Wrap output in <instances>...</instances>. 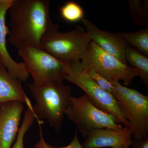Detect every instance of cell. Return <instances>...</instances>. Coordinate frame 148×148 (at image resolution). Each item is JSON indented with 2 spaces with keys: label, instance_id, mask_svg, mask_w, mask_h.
I'll list each match as a JSON object with an SVG mask.
<instances>
[{
  "label": "cell",
  "instance_id": "cell-13",
  "mask_svg": "<svg viewBox=\"0 0 148 148\" xmlns=\"http://www.w3.org/2000/svg\"><path fill=\"white\" fill-rule=\"evenodd\" d=\"M13 101L25 103L28 108L33 110L21 82L12 76L3 66H0V103Z\"/></svg>",
  "mask_w": 148,
  "mask_h": 148
},
{
  "label": "cell",
  "instance_id": "cell-8",
  "mask_svg": "<svg viewBox=\"0 0 148 148\" xmlns=\"http://www.w3.org/2000/svg\"><path fill=\"white\" fill-rule=\"evenodd\" d=\"M82 60L85 69H92L112 84L122 81L125 85H129L138 76L135 69L107 53L91 41Z\"/></svg>",
  "mask_w": 148,
  "mask_h": 148
},
{
  "label": "cell",
  "instance_id": "cell-20",
  "mask_svg": "<svg viewBox=\"0 0 148 148\" xmlns=\"http://www.w3.org/2000/svg\"><path fill=\"white\" fill-rule=\"evenodd\" d=\"M40 138L38 143L35 146V148H84L82 145L80 143L77 131L76 130L73 139L69 145L66 147H55L50 145L48 143H46L44 138L43 137L42 130L40 128Z\"/></svg>",
  "mask_w": 148,
  "mask_h": 148
},
{
  "label": "cell",
  "instance_id": "cell-18",
  "mask_svg": "<svg viewBox=\"0 0 148 148\" xmlns=\"http://www.w3.org/2000/svg\"><path fill=\"white\" fill-rule=\"evenodd\" d=\"M36 116L34 111L28 108L24 112V119L19 127L14 145L11 148H24V138L26 132L34 123Z\"/></svg>",
  "mask_w": 148,
  "mask_h": 148
},
{
  "label": "cell",
  "instance_id": "cell-4",
  "mask_svg": "<svg viewBox=\"0 0 148 148\" xmlns=\"http://www.w3.org/2000/svg\"><path fill=\"white\" fill-rule=\"evenodd\" d=\"M18 49V55L32 75L33 83H63L65 80L71 62L59 59L40 48L24 46Z\"/></svg>",
  "mask_w": 148,
  "mask_h": 148
},
{
  "label": "cell",
  "instance_id": "cell-11",
  "mask_svg": "<svg viewBox=\"0 0 148 148\" xmlns=\"http://www.w3.org/2000/svg\"><path fill=\"white\" fill-rule=\"evenodd\" d=\"M13 0H0V58L9 73L21 82H26L29 73L24 62L17 63L12 58L6 46V36L9 29L5 24V15Z\"/></svg>",
  "mask_w": 148,
  "mask_h": 148
},
{
  "label": "cell",
  "instance_id": "cell-17",
  "mask_svg": "<svg viewBox=\"0 0 148 148\" xmlns=\"http://www.w3.org/2000/svg\"><path fill=\"white\" fill-rule=\"evenodd\" d=\"M61 16L64 20L71 23L82 20L84 16V11L77 3L69 1L60 9Z\"/></svg>",
  "mask_w": 148,
  "mask_h": 148
},
{
  "label": "cell",
  "instance_id": "cell-21",
  "mask_svg": "<svg viewBox=\"0 0 148 148\" xmlns=\"http://www.w3.org/2000/svg\"><path fill=\"white\" fill-rule=\"evenodd\" d=\"M131 145L133 148H148V138L133 140Z\"/></svg>",
  "mask_w": 148,
  "mask_h": 148
},
{
  "label": "cell",
  "instance_id": "cell-7",
  "mask_svg": "<svg viewBox=\"0 0 148 148\" xmlns=\"http://www.w3.org/2000/svg\"><path fill=\"white\" fill-rule=\"evenodd\" d=\"M65 115L77 125L85 138L94 130L123 128L115 117L98 108L85 94L79 97L72 96Z\"/></svg>",
  "mask_w": 148,
  "mask_h": 148
},
{
  "label": "cell",
  "instance_id": "cell-19",
  "mask_svg": "<svg viewBox=\"0 0 148 148\" xmlns=\"http://www.w3.org/2000/svg\"><path fill=\"white\" fill-rule=\"evenodd\" d=\"M86 73L103 90L110 94H112L114 88L112 84L97 73L91 69H85Z\"/></svg>",
  "mask_w": 148,
  "mask_h": 148
},
{
  "label": "cell",
  "instance_id": "cell-6",
  "mask_svg": "<svg viewBox=\"0 0 148 148\" xmlns=\"http://www.w3.org/2000/svg\"><path fill=\"white\" fill-rule=\"evenodd\" d=\"M65 80L82 89L94 105L101 110L115 117L119 124L122 123L125 127H130L113 95L98 86L86 73L79 60L71 62Z\"/></svg>",
  "mask_w": 148,
  "mask_h": 148
},
{
  "label": "cell",
  "instance_id": "cell-23",
  "mask_svg": "<svg viewBox=\"0 0 148 148\" xmlns=\"http://www.w3.org/2000/svg\"><path fill=\"white\" fill-rule=\"evenodd\" d=\"M0 66H3V65L1 59L0 58Z\"/></svg>",
  "mask_w": 148,
  "mask_h": 148
},
{
  "label": "cell",
  "instance_id": "cell-9",
  "mask_svg": "<svg viewBox=\"0 0 148 148\" xmlns=\"http://www.w3.org/2000/svg\"><path fill=\"white\" fill-rule=\"evenodd\" d=\"M24 103L13 101L0 103V148H11L19 130Z\"/></svg>",
  "mask_w": 148,
  "mask_h": 148
},
{
  "label": "cell",
  "instance_id": "cell-10",
  "mask_svg": "<svg viewBox=\"0 0 148 148\" xmlns=\"http://www.w3.org/2000/svg\"><path fill=\"white\" fill-rule=\"evenodd\" d=\"M82 21L91 41L107 53L115 56L127 65L125 53L128 45L117 33L101 30L88 19L83 18Z\"/></svg>",
  "mask_w": 148,
  "mask_h": 148
},
{
  "label": "cell",
  "instance_id": "cell-3",
  "mask_svg": "<svg viewBox=\"0 0 148 148\" xmlns=\"http://www.w3.org/2000/svg\"><path fill=\"white\" fill-rule=\"evenodd\" d=\"M57 24L47 30L41 40L40 48L64 61L82 60L91 41L85 29L78 25L66 33L58 31Z\"/></svg>",
  "mask_w": 148,
  "mask_h": 148
},
{
  "label": "cell",
  "instance_id": "cell-14",
  "mask_svg": "<svg viewBox=\"0 0 148 148\" xmlns=\"http://www.w3.org/2000/svg\"><path fill=\"white\" fill-rule=\"evenodd\" d=\"M126 61L135 69L146 86H148V58L131 46L127 45L125 53Z\"/></svg>",
  "mask_w": 148,
  "mask_h": 148
},
{
  "label": "cell",
  "instance_id": "cell-1",
  "mask_svg": "<svg viewBox=\"0 0 148 148\" xmlns=\"http://www.w3.org/2000/svg\"><path fill=\"white\" fill-rule=\"evenodd\" d=\"M49 0H13L9 8L10 29L8 41L17 49L40 48L46 32L55 24L51 20Z\"/></svg>",
  "mask_w": 148,
  "mask_h": 148
},
{
  "label": "cell",
  "instance_id": "cell-16",
  "mask_svg": "<svg viewBox=\"0 0 148 148\" xmlns=\"http://www.w3.org/2000/svg\"><path fill=\"white\" fill-rule=\"evenodd\" d=\"M130 14L137 25H148V1L140 0H128Z\"/></svg>",
  "mask_w": 148,
  "mask_h": 148
},
{
  "label": "cell",
  "instance_id": "cell-12",
  "mask_svg": "<svg viewBox=\"0 0 148 148\" xmlns=\"http://www.w3.org/2000/svg\"><path fill=\"white\" fill-rule=\"evenodd\" d=\"M132 132L131 128L123 127L119 130L104 128L94 130L85 137L82 144L84 148H112L120 146L130 147L132 145Z\"/></svg>",
  "mask_w": 148,
  "mask_h": 148
},
{
  "label": "cell",
  "instance_id": "cell-22",
  "mask_svg": "<svg viewBox=\"0 0 148 148\" xmlns=\"http://www.w3.org/2000/svg\"><path fill=\"white\" fill-rule=\"evenodd\" d=\"M113 148H130L129 147H127V146H120L118 147H115Z\"/></svg>",
  "mask_w": 148,
  "mask_h": 148
},
{
  "label": "cell",
  "instance_id": "cell-2",
  "mask_svg": "<svg viewBox=\"0 0 148 148\" xmlns=\"http://www.w3.org/2000/svg\"><path fill=\"white\" fill-rule=\"evenodd\" d=\"M28 86L36 101L33 110L39 125L45 119L56 131H60L65 111L71 103V88L61 82L31 83Z\"/></svg>",
  "mask_w": 148,
  "mask_h": 148
},
{
  "label": "cell",
  "instance_id": "cell-15",
  "mask_svg": "<svg viewBox=\"0 0 148 148\" xmlns=\"http://www.w3.org/2000/svg\"><path fill=\"white\" fill-rule=\"evenodd\" d=\"M118 34L144 55L148 56V27L132 32H119Z\"/></svg>",
  "mask_w": 148,
  "mask_h": 148
},
{
  "label": "cell",
  "instance_id": "cell-5",
  "mask_svg": "<svg viewBox=\"0 0 148 148\" xmlns=\"http://www.w3.org/2000/svg\"><path fill=\"white\" fill-rule=\"evenodd\" d=\"M112 84L114 90L112 95L130 125L133 139L148 138V95L123 85L120 82Z\"/></svg>",
  "mask_w": 148,
  "mask_h": 148
}]
</instances>
